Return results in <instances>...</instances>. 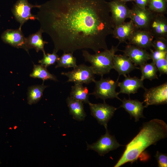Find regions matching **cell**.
I'll return each mask as SVG.
<instances>
[{
	"label": "cell",
	"instance_id": "obj_23",
	"mask_svg": "<svg viewBox=\"0 0 167 167\" xmlns=\"http://www.w3.org/2000/svg\"><path fill=\"white\" fill-rule=\"evenodd\" d=\"M48 87L43 83L41 85H36L29 87L27 93L28 103L31 105L38 102L43 96L44 90Z\"/></svg>",
	"mask_w": 167,
	"mask_h": 167
},
{
	"label": "cell",
	"instance_id": "obj_15",
	"mask_svg": "<svg viewBox=\"0 0 167 167\" xmlns=\"http://www.w3.org/2000/svg\"><path fill=\"white\" fill-rule=\"evenodd\" d=\"M128 57L135 66H140L150 59V54L146 49L127 44L124 50H120Z\"/></svg>",
	"mask_w": 167,
	"mask_h": 167
},
{
	"label": "cell",
	"instance_id": "obj_10",
	"mask_svg": "<svg viewBox=\"0 0 167 167\" xmlns=\"http://www.w3.org/2000/svg\"><path fill=\"white\" fill-rule=\"evenodd\" d=\"M121 0H113L109 2L111 16L115 26H117L130 18L131 10Z\"/></svg>",
	"mask_w": 167,
	"mask_h": 167
},
{
	"label": "cell",
	"instance_id": "obj_12",
	"mask_svg": "<svg viewBox=\"0 0 167 167\" xmlns=\"http://www.w3.org/2000/svg\"><path fill=\"white\" fill-rule=\"evenodd\" d=\"M1 39L4 43L17 48H22L28 53L26 45V38L21 28L6 30L1 34Z\"/></svg>",
	"mask_w": 167,
	"mask_h": 167
},
{
	"label": "cell",
	"instance_id": "obj_13",
	"mask_svg": "<svg viewBox=\"0 0 167 167\" xmlns=\"http://www.w3.org/2000/svg\"><path fill=\"white\" fill-rule=\"evenodd\" d=\"M131 10L130 19L136 27L140 29L146 30L154 12L148 8L142 9L134 4Z\"/></svg>",
	"mask_w": 167,
	"mask_h": 167
},
{
	"label": "cell",
	"instance_id": "obj_19",
	"mask_svg": "<svg viewBox=\"0 0 167 167\" xmlns=\"http://www.w3.org/2000/svg\"><path fill=\"white\" fill-rule=\"evenodd\" d=\"M137 28L132 20L124 22L114 27L112 34L113 37L117 39L119 44L125 42Z\"/></svg>",
	"mask_w": 167,
	"mask_h": 167
},
{
	"label": "cell",
	"instance_id": "obj_33",
	"mask_svg": "<svg viewBox=\"0 0 167 167\" xmlns=\"http://www.w3.org/2000/svg\"><path fill=\"white\" fill-rule=\"evenodd\" d=\"M135 4L142 9H145L148 2V0H135Z\"/></svg>",
	"mask_w": 167,
	"mask_h": 167
},
{
	"label": "cell",
	"instance_id": "obj_32",
	"mask_svg": "<svg viewBox=\"0 0 167 167\" xmlns=\"http://www.w3.org/2000/svg\"><path fill=\"white\" fill-rule=\"evenodd\" d=\"M159 167H167V156L165 154L157 151L155 156Z\"/></svg>",
	"mask_w": 167,
	"mask_h": 167
},
{
	"label": "cell",
	"instance_id": "obj_11",
	"mask_svg": "<svg viewBox=\"0 0 167 167\" xmlns=\"http://www.w3.org/2000/svg\"><path fill=\"white\" fill-rule=\"evenodd\" d=\"M146 30L154 38L163 37L167 39V19L164 14L154 12Z\"/></svg>",
	"mask_w": 167,
	"mask_h": 167
},
{
	"label": "cell",
	"instance_id": "obj_29",
	"mask_svg": "<svg viewBox=\"0 0 167 167\" xmlns=\"http://www.w3.org/2000/svg\"><path fill=\"white\" fill-rule=\"evenodd\" d=\"M152 47L155 50L167 51V39L163 37L154 38L152 43Z\"/></svg>",
	"mask_w": 167,
	"mask_h": 167
},
{
	"label": "cell",
	"instance_id": "obj_25",
	"mask_svg": "<svg viewBox=\"0 0 167 167\" xmlns=\"http://www.w3.org/2000/svg\"><path fill=\"white\" fill-rule=\"evenodd\" d=\"M139 66V69L141 73L140 79L142 80L145 79L152 80L154 79H158V71L154 62L152 61L150 63L146 62Z\"/></svg>",
	"mask_w": 167,
	"mask_h": 167
},
{
	"label": "cell",
	"instance_id": "obj_14",
	"mask_svg": "<svg viewBox=\"0 0 167 167\" xmlns=\"http://www.w3.org/2000/svg\"><path fill=\"white\" fill-rule=\"evenodd\" d=\"M154 38L148 31L137 28L128 40L127 44L133 45L147 49L152 47Z\"/></svg>",
	"mask_w": 167,
	"mask_h": 167
},
{
	"label": "cell",
	"instance_id": "obj_4",
	"mask_svg": "<svg viewBox=\"0 0 167 167\" xmlns=\"http://www.w3.org/2000/svg\"><path fill=\"white\" fill-rule=\"evenodd\" d=\"M118 78L114 81L109 77L104 78L103 77L99 80H95V87L93 92L90 95H94L96 98H100L105 101L107 99L116 98L120 101L119 94L116 91L118 86Z\"/></svg>",
	"mask_w": 167,
	"mask_h": 167
},
{
	"label": "cell",
	"instance_id": "obj_34",
	"mask_svg": "<svg viewBox=\"0 0 167 167\" xmlns=\"http://www.w3.org/2000/svg\"><path fill=\"white\" fill-rule=\"evenodd\" d=\"M121 0L125 3L127 2L135 1V0Z\"/></svg>",
	"mask_w": 167,
	"mask_h": 167
},
{
	"label": "cell",
	"instance_id": "obj_1",
	"mask_svg": "<svg viewBox=\"0 0 167 167\" xmlns=\"http://www.w3.org/2000/svg\"><path fill=\"white\" fill-rule=\"evenodd\" d=\"M38 8L40 29L50 37L57 53L108 49L106 38L115 26L107 0H50Z\"/></svg>",
	"mask_w": 167,
	"mask_h": 167
},
{
	"label": "cell",
	"instance_id": "obj_16",
	"mask_svg": "<svg viewBox=\"0 0 167 167\" xmlns=\"http://www.w3.org/2000/svg\"><path fill=\"white\" fill-rule=\"evenodd\" d=\"M113 63V69L118 72L119 76L122 75L125 77L133 70L139 69V67H136L128 57L124 54H115Z\"/></svg>",
	"mask_w": 167,
	"mask_h": 167
},
{
	"label": "cell",
	"instance_id": "obj_24",
	"mask_svg": "<svg viewBox=\"0 0 167 167\" xmlns=\"http://www.w3.org/2000/svg\"><path fill=\"white\" fill-rule=\"evenodd\" d=\"M30 76L34 78L42 79L44 82L48 79L54 81H58L55 75L50 73L46 68L41 64H34L33 71L30 75Z\"/></svg>",
	"mask_w": 167,
	"mask_h": 167
},
{
	"label": "cell",
	"instance_id": "obj_27",
	"mask_svg": "<svg viewBox=\"0 0 167 167\" xmlns=\"http://www.w3.org/2000/svg\"><path fill=\"white\" fill-rule=\"evenodd\" d=\"M166 3L165 0H148V8L153 12L164 14L167 11Z\"/></svg>",
	"mask_w": 167,
	"mask_h": 167
},
{
	"label": "cell",
	"instance_id": "obj_18",
	"mask_svg": "<svg viewBox=\"0 0 167 167\" xmlns=\"http://www.w3.org/2000/svg\"><path fill=\"white\" fill-rule=\"evenodd\" d=\"M122 104L120 107H122L127 112L131 117H133L135 121L137 122L140 118H144L143 112L145 106L142 102L137 100L128 99L123 98L121 101Z\"/></svg>",
	"mask_w": 167,
	"mask_h": 167
},
{
	"label": "cell",
	"instance_id": "obj_6",
	"mask_svg": "<svg viewBox=\"0 0 167 167\" xmlns=\"http://www.w3.org/2000/svg\"><path fill=\"white\" fill-rule=\"evenodd\" d=\"M106 132L101 135L96 142L91 144L87 143V150H92L101 156H104L110 151L117 149L121 146L116 140L115 136L111 135L107 128Z\"/></svg>",
	"mask_w": 167,
	"mask_h": 167
},
{
	"label": "cell",
	"instance_id": "obj_31",
	"mask_svg": "<svg viewBox=\"0 0 167 167\" xmlns=\"http://www.w3.org/2000/svg\"><path fill=\"white\" fill-rule=\"evenodd\" d=\"M150 56V59L154 62L157 60L167 56V51H163L156 50H153L151 49Z\"/></svg>",
	"mask_w": 167,
	"mask_h": 167
},
{
	"label": "cell",
	"instance_id": "obj_30",
	"mask_svg": "<svg viewBox=\"0 0 167 167\" xmlns=\"http://www.w3.org/2000/svg\"><path fill=\"white\" fill-rule=\"evenodd\" d=\"M160 76L167 74V56L159 59L155 62Z\"/></svg>",
	"mask_w": 167,
	"mask_h": 167
},
{
	"label": "cell",
	"instance_id": "obj_21",
	"mask_svg": "<svg viewBox=\"0 0 167 167\" xmlns=\"http://www.w3.org/2000/svg\"><path fill=\"white\" fill-rule=\"evenodd\" d=\"M42 31L40 29L36 32L29 35L26 37V45L27 50L34 49L37 52L41 51L43 54L45 52L44 47L45 45L48 42L43 40Z\"/></svg>",
	"mask_w": 167,
	"mask_h": 167
},
{
	"label": "cell",
	"instance_id": "obj_28",
	"mask_svg": "<svg viewBox=\"0 0 167 167\" xmlns=\"http://www.w3.org/2000/svg\"><path fill=\"white\" fill-rule=\"evenodd\" d=\"M57 53L55 51L53 50L52 54H43V58L39 60L38 62L46 68L50 65H54L57 62L59 58Z\"/></svg>",
	"mask_w": 167,
	"mask_h": 167
},
{
	"label": "cell",
	"instance_id": "obj_5",
	"mask_svg": "<svg viewBox=\"0 0 167 167\" xmlns=\"http://www.w3.org/2000/svg\"><path fill=\"white\" fill-rule=\"evenodd\" d=\"M61 74L67 77L68 82L88 84L95 81V74L92 67L84 64L77 65L72 71L62 72Z\"/></svg>",
	"mask_w": 167,
	"mask_h": 167
},
{
	"label": "cell",
	"instance_id": "obj_26",
	"mask_svg": "<svg viewBox=\"0 0 167 167\" xmlns=\"http://www.w3.org/2000/svg\"><path fill=\"white\" fill-rule=\"evenodd\" d=\"M73 53H64L59 57L57 64L55 68L63 67L65 68L73 67L74 68L77 66L76 59L73 55Z\"/></svg>",
	"mask_w": 167,
	"mask_h": 167
},
{
	"label": "cell",
	"instance_id": "obj_17",
	"mask_svg": "<svg viewBox=\"0 0 167 167\" xmlns=\"http://www.w3.org/2000/svg\"><path fill=\"white\" fill-rule=\"evenodd\" d=\"M143 81L141 79L135 76L131 77L127 75L121 82L118 83V86L120 88L119 94H127L129 96L131 94H134L137 92L138 90L142 88L144 90L145 88L143 84Z\"/></svg>",
	"mask_w": 167,
	"mask_h": 167
},
{
	"label": "cell",
	"instance_id": "obj_9",
	"mask_svg": "<svg viewBox=\"0 0 167 167\" xmlns=\"http://www.w3.org/2000/svg\"><path fill=\"white\" fill-rule=\"evenodd\" d=\"M91 114L95 118L99 124L107 128V124L113 116L117 108L106 104L105 101L102 103H88Z\"/></svg>",
	"mask_w": 167,
	"mask_h": 167
},
{
	"label": "cell",
	"instance_id": "obj_22",
	"mask_svg": "<svg viewBox=\"0 0 167 167\" xmlns=\"http://www.w3.org/2000/svg\"><path fill=\"white\" fill-rule=\"evenodd\" d=\"M90 93L88 88L84 87L83 84H75L71 87L70 96L75 100L79 101L84 103L88 104Z\"/></svg>",
	"mask_w": 167,
	"mask_h": 167
},
{
	"label": "cell",
	"instance_id": "obj_35",
	"mask_svg": "<svg viewBox=\"0 0 167 167\" xmlns=\"http://www.w3.org/2000/svg\"><path fill=\"white\" fill-rule=\"evenodd\" d=\"M165 1L167 2V0H165Z\"/></svg>",
	"mask_w": 167,
	"mask_h": 167
},
{
	"label": "cell",
	"instance_id": "obj_8",
	"mask_svg": "<svg viewBox=\"0 0 167 167\" xmlns=\"http://www.w3.org/2000/svg\"><path fill=\"white\" fill-rule=\"evenodd\" d=\"M143 94L145 107L167 103V82L159 86L149 89L145 88Z\"/></svg>",
	"mask_w": 167,
	"mask_h": 167
},
{
	"label": "cell",
	"instance_id": "obj_20",
	"mask_svg": "<svg viewBox=\"0 0 167 167\" xmlns=\"http://www.w3.org/2000/svg\"><path fill=\"white\" fill-rule=\"evenodd\" d=\"M66 102L69 109V113L73 118L78 121H84L86 116L84 103L68 96Z\"/></svg>",
	"mask_w": 167,
	"mask_h": 167
},
{
	"label": "cell",
	"instance_id": "obj_3",
	"mask_svg": "<svg viewBox=\"0 0 167 167\" xmlns=\"http://www.w3.org/2000/svg\"><path fill=\"white\" fill-rule=\"evenodd\" d=\"M118 45L112 46L109 49L104 50L94 54H91L86 50H82V55L85 61L91 63L94 74L103 77L113 69V58L115 53L119 50Z\"/></svg>",
	"mask_w": 167,
	"mask_h": 167
},
{
	"label": "cell",
	"instance_id": "obj_7",
	"mask_svg": "<svg viewBox=\"0 0 167 167\" xmlns=\"http://www.w3.org/2000/svg\"><path fill=\"white\" fill-rule=\"evenodd\" d=\"M40 5H33L29 3L28 0H18L14 5L11 11L15 19L20 24L21 28L24 24L28 20L37 19L36 15L31 12L34 7L38 8Z\"/></svg>",
	"mask_w": 167,
	"mask_h": 167
},
{
	"label": "cell",
	"instance_id": "obj_2",
	"mask_svg": "<svg viewBox=\"0 0 167 167\" xmlns=\"http://www.w3.org/2000/svg\"><path fill=\"white\" fill-rule=\"evenodd\" d=\"M167 136V125L163 120L152 119L144 123L138 134L126 146L122 156L114 166L119 167L128 162L132 163L151 145H155Z\"/></svg>",
	"mask_w": 167,
	"mask_h": 167
}]
</instances>
